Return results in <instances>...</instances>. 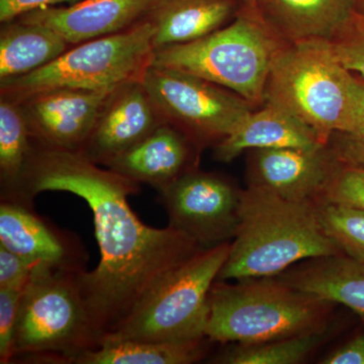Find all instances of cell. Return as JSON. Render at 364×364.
Wrapping results in <instances>:
<instances>
[{
  "instance_id": "obj_3",
  "label": "cell",
  "mask_w": 364,
  "mask_h": 364,
  "mask_svg": "<svg viewBox=\"0 0 364 364\" xmlns=\"http://www.w3.org/2000/svg\"><path fill=\"white\" fill-rule=\"evenodd\" d=\"M215 280L208 296L207 337L222 344H256L324 329L337 305L279 277Z\"/></svg>"
},
{
  "instance_id": "obj_9",
  "label": "cell",
  "mask_w": 364,
  "mask_h": 364,
  "mask_svg": "<svg viewBox=\"0 0 364 364\" xmlns=\"http://www.w3.org/2000/svg\"><path fill=\"white\" fill-rule=\"evenodd\" d=\"M141 80L165 123L202 151L221 142L256 109L233 91L166 67L151 64Z\"/></svg>"
},
{
  "instance_id": "obj_19",
  "label": "cell",
  "mask_w": 364,
  "mask_h": 364,
  "mask_svg": "<svg viewBox=\"0 0 364 364\" xmlns=\"http://www.w3.org/2000/svg\"><path fill=\"white\" fill-rule=\"evenodd\" d=\"M242 0H157L148 14L154 52L200 39L234 20Z\"/></svg>"
},
{
  "instance_id": "obj_20",
  "label": "cell",
  "mask_w": 364,
  "mask_h": 364,
  "mask_svg": "<svg viewBox=\"0 0 364 364\" xmlns=\"http://www.w3.org/2000/svg\"><path fill=\"white\" fill-rule=\"evenodd\" d=\"M277 277L296 289L364 315V261L345 254L311 258Z\"/></svg>"
},
{
  "instance_id": "obj_2",
  "label": "cell",
  "mask_w": 364,
  "mask_h": 364,
  "mask_svg": "<svg viewBox=\"0 0 364 364\" xmlns=\"http://www.w3.org/2000/svg\"><path fill=\"white\" fill-rule=\"evenodd\" d=\"M343 254L325 233L315 203L242 189L239 225L217 280L277 277L301 261Z\"/></svg>"
},
{
  "instance_id": "obj_34",
  "label": "cell",
  "mask_w": 364,
  "mask_h": 364,
  "mask_svg": "<svg viewBox=\"0 0 364 364\" xmlns=\"http://www.w3.org/2000/svg\"><path fill=\"white\" fill-rule=\"evenodd\" d=\"M358 11L364 14V0H358Z\"/></svg>"
},
{
  "instance_id": "obj_13",
  "label": "cell",
  "mask_w": 364,
  "mask_h": 364,
  "mask_svg": "<svg viewBox=\"0 0 364 364\" xmlns=\"http://www.w3.org/2000/svg\"><path fill=\"white\" fill-rule=\"evenodd\" d=\"M164 123L142 80L128 81L117 85L107 95L78 153L105 166Z\"/></svg>"
},
{
  "instance_id": "obj_26",
  "label": "cell",
  "mask_w": 364,
  "mask_h": 364,
  "mask_svg": "<svg viewBox=\"0 0 364 364\" xmlns=\"http://www.w3.org/2000/svg\"><path fill=\"white\" fill-rule=\"evenodd\" d=\"M320 200L364 210V167L340 161Z\"/></svg>"
},
{
  "instance_id": "obj_29",
  "label": "cell",
  "mask_w": 364,
  "mask_h": 364,
  "mask_svg": "<svg viewBox=\"0 0 364 364\" xmlns=\"http://www.w3.org/2000/svg\"><path fill=\"white\" fill-rule=\"evenodd\" d=\"M40 272H44L0 246V289H26Z\"/></svg>"
},
{
  "instance_id": "obj_35",
  "label": "cell",
  "mask_w": 364,
  "mask_h": 364,
  "mask_svg": "<svg viewBox=\"0 0 364 364\" xmlns=\"http://www.w3.org/2000/svg\"><path fill=\"white\" fill-rule=\"evenodd\" d=\"M244 2V4H247V6H251L253 4L254 0H242Z\"/></svg>"
},
{
  "instance_id": "obj_27",
  "label": "cell",
  "mask_w": 364,
  "mask_h": 364,
  "mask_svg": "<svg viewBox=\"0 0 364 364\" xmlns=\"http://www.w3.org/2000/svg\"><path fill=\"white\" fill-rule=\"evenodd\" d=\"M329 44L340 63L364 80V14L358 11L343 35Z\"/></svg>"
},
{
  "instance_id": "obj_1",
  "label": "cell",
  "mask_w": 364,
  "mask_h": 364,
  "mask_svg": "<svg viewBox=\"0 0 364 364\" xmlns=\"http://www.w3.org/2000/svg\"><path fill=\"white\" fill-rule=\"evenodd\" d=\"M139 191L140 184L79 153L33 143L21 178L18 200L32 203L43 191H66L92 212L100 261L76 279L100 345L203 248L170 225L156 229L141 222L128 202Z\"/></svg>"
},
{
  "instance_id": "obj_28",
  "label": "cell",
  "mask_w": 364,
  "mask_h": 364,
  "mask_svg": "<svg viewBox=\"0 0 364 364\" xmlns=\"http://www.w3.org/2000/svg\"><path fill=\"white\" fill-rule=\"evenodd\" d=\"M26 289H0V363H13L18 310Z\"/></svg>"
},
{
  "instance_id": "obj_21",
  "label": "cell",
  "mask_w": 364,
  "mask_h": 364,
  "mask_svg": "<svg viewBox=\"0 0 364 364\" xmlns=\"http://www.w3.org/2000/svg\"><path fill=\"white\" fill-rule=\"evenodd\" d=\"M70 47L48 26L20 18L4 23L0 30V80L38 70Z\"/></svg>"
},
{
  "instance_id": "obj_24",
  "label": "cell",
  "mask_w": 364,
  "mask_h": 364,
  "mask_svg": "<svg viewBox=\"0 0 364 364\" xmlns=\"http://www.w3.org/2000/svg\"><path fill=\"white\" fill-rule=\"evenodd\" d=\"M33 151V141L20 105L0 98L1 200H16Z\"/></svg>"
},
{
  "instance_id": "obj_4",
  "label": "cell",
  "mask_w": 364,
  "mask_h": 364,
  "mask_svg": "<svg viewBox=\"0 0 364 364\" xmlns=\"http://www.w3.org/2000/svg\"><path fill=\"white\" fill-rule=\"evenodd\" d=\"M265 102L284 107L328 142L334 133L363 129L356 75L327 42L284 45L273 60Z\"/></svg>"
},
{
  "instance_id": "obj_12",
  "label": "cell",
  "mask_w": 364,
  "mask_h": 364,
  "mask_svg": "<svg viewBox=\"0 0 364 364\" xmlns=\"http://www.w3.org/2000/svg\"><path fill=\"white\" fill-rule=\"evenodd\" d=\"M114 87L44 91L18 102L33 143L50 149L80 152Z\"/></svg>"
},
{
  "instance_id": "obj_16",
  "label": "cell",
  "mask_w": 364,
  "mask_h": 364,
  "mask_svg": "<svg viewBox=\"0 0 364 364\" xmlns=\"http://www.w3.org/2000/svg\"><path fill=\"white\" fill-rule=\"evenodd\" d=\"M157 0H83L67 7H46L20 20L48 26L70 46L122 32L145 20Z\"/></svg>"
},
{
  "instance_id": "obj_6",
  "label": "cell",
  "mask_w": 364,
  "mask_h": 364,
  "mask_svg": "<svg viewBox=\"0 0 364 364\" xmlns=\"http://www.w3.org/2000/svg\"><path fill=\"white\" fill-rule=\"evenodd\" d=\"M155 28L148 18L122 32L69 48L51 63L0 80V98L23 102L55 90H105L142 78L152 64Z\"/></svg>"
},
{
  "instance_id": "obj_32",
  "label": "cell",
  "mask_w": 364,
  "mask_h": 364,
  "mask_svg": "<svg viewBox=\"0 0 364 364\" xmlns=\"http://www.w3.org/2000/svg\"><path fill=\"white\" fill-rule=\"evenodd\" d=\"M322 364H364V333L355 335L320 361Z\"/></svg>"
},
{
  "instance_id": "obj_31",
  "label": "cell",
  "mask_w": 364,
  "mask_h": 364,
  "mask_svg": "<svg viewBox=\"0 0 364 364\" xmlns=\"http://www.w3.org/2000/svg\"><path fill=\"white\" fill-rule=\"evenodd\" d=\"M77 0H0V21L7 23L36 9L51 7L63 2L75 4Z\"/></svg>"
},
{
  "instance_id": "obj_10",
  "label": "cell",
  "mask_w": 364,
  "mask_h": 364,
  "mask_svg": "<svg viewBox=\"0 0 364 364\" xmlns=\"http://www.w3.org/2000/svg\"><path fill=\"white\" fill-rule=\"evenodd\" d=\"M169 225L210 248L233 240L242 189L222 174L195 168L159 191Z\"/></svg>"
},
{
  "instance_id": "obj_17",
  "label": "cell",
  "mask_w": 364,
  "mask_h": 364,
  "mask_svg": "<svg viewBox=\"0 0 364 364\" xmlns=\"http://www.w3.org/2000/svg\"><path fill=\"white\" fill-rule=\"evenodd\" d=\"M200 152L183 133L164 123L105 167L160 191L186 172L198 168Z\"/></svg>"
},
{
  "instance_id": "obj_11",
  "label": "cell",
  "mask_w": 364,
  "mask_h": 364,
  "mask_svg": "<svg viewBox=\"0 0 364 364\" xmlns=\"http://www.w3.org/2000/svg\"><path fill=\"white\" fill-rule=\"evenodd\" d=\"M339 163L328 143L250 150L246 161L247 186L291 202L317 203Z\"/></svg>"
},
{
  "instance_id": "obj_5",
  "label": "cell",
  "mask_w": 364,
  "mask_h": 364,
  "mask_svg": "<svg viewBox=\"0 0 364 364\" xmlns=\"http://www.w3.org/2000/svg\"><path fill=\"white\" fill-rule=\"evenodd\" d=\"M284 42L273 35L255 9L244 4L231 23L200 39L156 50L153 65L205 79L233 91L257 109L273 60Z\"/></svg>"
},
{
  "instance_id": "obj_18",
  "label": "cell",
  "mask_w": 364,
  "mask_h": 364,
  "mask_svg": "<svg viewBox=\"0 0 364 364\" xmlns=\"http://www.w3.org/2000/svg\"><path fill=\"white\" fill-rule=\"evenodd\" d=\"M325 142L317 132L284 107L265 102L215 145L214 159L230 163L254 149L311 147Z\"/></svg>"
},
{
  "instance_id": "obj_22",
  "label": "cell",
  "mask_w": 364,
  "mask_h": 364,
  "mask_svg": "<svg viewBox=\"0 0 364 364\" xmlns=\"http://www.w3.org/2000/svg\"><path fill=\"white\" fill-rule=\"evenodd\" d=\"M212 340L158 342L111 340L74 356L70 364H191L207 358Z\"/></svg>"
},
{
  "instance_id": "obj_7",
  "label": "cell",
  "mask_w": 364,
  "mask_h": 364,
  "mask_svg": "<svg viewBox=\"0 0 364 364\" xmlns=\"http://www.w3.org/2000/svg\"><path fill=\"white\" fill-rule=\"evenodd\" d=\"M77 272H40L26 287L13 361L70 364L74 356L100 346L79 291Z\"/></svg>"
},
{
  "instance_id": "obj_25",
  "label": "cell",
  "mask_w": 364,
  "mask_h": 364,
  "mask_svg": "<svg viewBox=\"0 0 364 364\" xmlns=\"http://www.w3.org/2000/svg\"><path fill=\"white\" fill-rule=\"evenodd\" d=\"M315 205L328 237L345 255L364 261V210L323 200Z\"/></svg>"
},
{
  "instance_id": "obj_30",
  "label": "cell",
  "mask_w": 364,
  "mask_h": 364,
  "mask_svg": "<svg viewBox=\"0 0 364 364\" xmlns=\"http://www.w3.org/2000/svg\"><path fill=\"white\" fill-rule=\"evenodd\" d=\"M328 145L339 161L364 167V132L332 134Z\"/></svg>"
},
{
  "instance_id": "obj_33",
  "label": "cell",
  "mask_w": 364,
  "mask_h": 364,
  "mask_svg": "<svg viewBox=\"0 0 364 364\" xmlns=\"http://www.w3.org/2000/svg\"><path fill=\"white\" fill-rule=\"evenodd\" d=\"M356 92H358L361 124H363V129H361L360 132H364V80L358 75H356Z\"/></svg>"
},
{
  "instance_id": "obj_15",
  "label": "cell",
  "mask_w": 364,
  "mask_h": 364,
  "mask_svg": "<svg viewBox=\"0 0 364 364\" xmlns=\"http://www.w3.org/2000/svg\"><path fill=\"white\" fill-rule=\"evenodd\" d=\"M251 6L284 44L334 42L358 13V0H254Z\"/></svg>"
},
{
  "instance_id": "obj_8",
  "label": "cell",
  "mask_w": 364,
  "mask_h": 364,
  "mask_svg": "<svg viewBox=\"0 0 364 364\" xmlns=\"http://www.w3.org/2000/svg\"><path fill=\"white\" fill-rule=\"evenodd\" d=\"M231 244L225 242L198 251L102 342L189 341L207 337L208 296Z\"/></svg>"
},
{
  "instance_id": "obj_14",
  "label": "cell",
  "mask_w": 364,
  "mask_h": 364,
  "mask_svg": "<svg viewBox=\"0 0 364 364\" xmlns=\"http://www.w3.org/2000/svg\"><path fill=\"white\" fill-rule=\"evenodd\" d=\"M0 246L41 272H81L87 258L76 237L46 222L32 203L20 200H1Z\"/></svg>"
},
{
  "instance_id": "obj_23",
  "label": "cell",
  "mask_w": 364,
  "mask_h": 364,
  "mask_svg": "<svg viewBox=\"0 0 364 364\" xmlns=\"http://www.w3.org/2000/svg\"><path fill=\"white\" fill-rule=\"evenodd\" d=\"M338 324L332 321L324 329L299 336L256 344H229L213 363L299 364L306 363L321 347L336 335Z\"/></svg>"
}]
</instances>
